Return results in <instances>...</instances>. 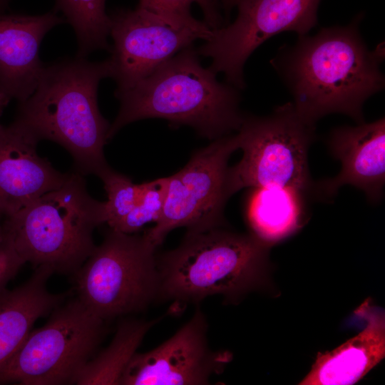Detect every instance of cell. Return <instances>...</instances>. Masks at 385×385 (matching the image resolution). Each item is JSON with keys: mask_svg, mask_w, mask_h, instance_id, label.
<instances>
[{"mask_svg": "<svg viewBox=\"0 0 385 385\" xmlns=\"http://www.w3.org/2000/svg\"><path fill=\"white\" fill-rule=\"evenodd\" d=\"M359 20L324 28L313 36H299L294 46L272 60L297 113L309 125L330 113L364 123V102L384 87L380 70L384 48L382 44L374 51L366 47L359 32Z\"/></svg>", "mask_w": 385, "mask_h": 385, "instance_id": "obj_1", "label": "cell"}, {"mask_svg": "<svg viewBox=\"0 0 385 385\" xmlns=\"http://www.w3.org/2000/svg\"><path fill=\"white\" fill-rule=\"evenodd\" d=\"M108 58H65L45 65L34 93L20 102L14 124L38 142L63 147L82 175H98L108 166L104 146L111 124L98 106L100 81L111 78Z\"/></svg>", "mask_w": 385, "mask_h": 385, "instance_id": "obj_2", "label": "cell"}, {"mask_svg": "<svg viewBox=\"0 0 385 385\" xmlns=\"http://www.w3.org/2000/svg\"><path fill=\"white\" fill-rule=\"evenodd\" d=\"M238 88L222 83L204 68L192 46L179 51L149 76L115 96L120 106L108 134L145 118H163L170 125H188L211 140L238 130L245 115Z\"/></svg>", "mask_w": 385, "mask_h": 385, "instance_id": "obj_3", "label": "cell"}, {"mask_svg": "<svg viewBox=\"0 0 385 385\" xmlns=\"http://www.w3.org/2000/svg\"><path fill=\"white\" fill-rule=\"evenodd\" d=\"M270 247L252 233L221 227L187 232L178 247L157 257V300H173L179 307L220 294L237 302L265 284Z\"/></svg>", "mask_w": 385, "mask_h": 385, "instance_id": "obj_4", "label": "cell"}, {"mask_svg": "<svg viewBox=\"0 0 385 385\" xmlns=\"http://www.w3.org/2000/svg\"><path fill=\"white\" fill-rule=\"evenodd\" d=\"M105 223V202L89 194L78 172L3 220L4 236L35 268L74 274L96 246L93 231Z\"/></svg>", "mask_w": 385, "mask_h": 385, "instance_id": "obj_5", "label": "cell"}, {"mask_svg": "<svg viewBox=\"0 0 385 385\" xmlns=\"http://www.w3.org/2000/svg\"><path fill=\"white\" fill-rule=\"evenodd\" d=\"M314 128L300 118L292 102L267 116L245 115L236 134L243 155L227 170L229 196L246 188H293L304 195L314 192L308 150Z\"/></svg>", "mask_w": 385, "mask_h": 385, "instance_id": "obj_6", "label": "cell"}, {"mask_svg": "<svg viewBox=\"0 0 385 385\" xmlns=\"http://www.w3.org/2000/svg\"><path fill=\"white\" fill-rule=\"evenodd\" d=\"M156 248L144 234L110 229L74 274L77 297L104 321L142 311L158 299Z\"/></svg>", "mask_w": 385, "mask_h": 385, "instance_id": "obj_7", "label": "cell"}, {"mask_svg": "<svg viewBox=\"0 0 385 385\" xmlns=\"http://www.w3.org/2000/svg\"><path fill=\"white\" fill-rule=\"evenodd\" d=\"M105 333V321L78 297L61 304L0 369V384H73Z\"/></svg>", "mask_w": 385, "mask_h": 385, "instance_id": "obj_8", "label": "cell"}, {"mask_svg": "<svg viewBox=\"0 0 385 385\" xmlns=\"http://www.w3.org/2000/svg\"><path fill=\"white\" fill-rule=\"evenodd\" d=\"M237 149L236 135L217 138L197 150L181 170L168 177L162 214L143 233L155 247L178 227L197 232L222 227L224 208L230 197L226 183L227 163Z\"/></svg>", "mask_w": 385, "mask_h": 385, "instance_id": "obj_9", "label": "cell"}, {"mask_svg": "<svg viewBox=\"0 0 385 385\" xmlns=\"http://www.w3.org/2000/svg\"><path fill=\"white\" fill-rule=\"evenodd\" d=\"M111 78L115 96L128 90L197 39L209 40L212 30L205 21L173 18L138 6L109 15Z\"/></svg>", "mask_w": 385, "mask_h": 385, "instance_id": "obj_10", "label": "cell"}, {"mask_svg": "<svg viewBox=\"0 0 385 385\" xmlns=\"http://www.w3.org/2000/svg\"><path fill=\"white\" fill-rule=\"evenodd\" d=\"M319 1L242 0L235 21L212 30L211 38L195 51L211 58L212 71L224 73L228 83L243 88V67L252 53L279 33L305 35L317 23Z\"/></svg>", "mask_w": 385, "mask_h": 385, "instance_id": "obj_11", "label": "cell"}, {"mask_svg": "<svg viewBox=\"0 0 385 385\" xmlns=\"http://www.w3.org/2000/svg\"><path fill=\"white\" fill-rule=\"evenodd\" d=\"M207 323L197 309L191 319L173 337L145 353H135L118 384L204 385L220 374L232 355L214 351L207 339Z\"/></svg>", "mask_w": 385, "mask_h": 385, "instance_id": "obj_12", "label": "cell"}, {"mask_svg": "<svg viewBox=\"0 0 385 385\" xmlns=\"http://www.w3.org/2000/svg\"><path fill=\"white\" fill-rule=\"evenodd\" d=\"M328 147L341 162L334 178L314 183V192L331 197L338 190L351 185L361 190L371 202H378L385 183V119L342 126L331 131Z\"/></svg>", "mask_w": 385, "mask_h": 385, "instance_id": "obj_13", "label": "cell"}, {"mask_svg": "<svg viewBox=\"0 0 385 385\" xmlns=\"http://www.w3.org/2000/svg\"><path fill=\"white\" fill-rule=\"evenodd\" d=\"M38 143L14 123L0 124V212L4 217L61 187L69 176L38 155Z\"/></svg>", "mask_w": 385, "mask_h": 385, "instance_id": "obj_14", "label": "cell"}, {"mask_svg": "<svg viewBox=\"0 0 385 385\" xmlns=\"http://www.w3.org/2000/svg\"><path fill=\"white\" fill-rule=\"evenodd\" d=\"M64 22L56 13L0 14V97L8 104L26 100L34 91L44 63L39 48L47 32Z\"/></svg>", "mask_w": 385, "mask_h": 385, "instance_id": "obj_15", "label": "cell"}, {"mask_svg": "<svg viewBox=\"0 0 385 385\" xmlns=\"http://www.w3.org/2000/svg\"><path fill=\"white\" fill-rule=\"evenodd\" d=\"M366 327L332 351L319 353L301 385H351L361 379L385 356L384 310L364 302L355 311Z\"/></svg>", "mask_w": 385, "mask_h": 385, "instance_id": "obj_16", "label": "cell"}, {"mask_svg": "<svg viewBox=\"0 0 385 385\" xmlns=\"http://www.w3.org/2000/svg\"><path fill=\"white\" fill-rule=\"evenodd\" d=\"M53 274L47 267H36L23 284L0 294V369L24 344L35 322L63 302L66 294L48 290Z\"/></svg>", "mask_w": 385, "mask_h": 385, "instance_id": "obj_17", "label": "cell"}, {"mask_svg": "<svg viewBox=\"0 0 385 385\" xmlns=\"http://www.w3.org/2000/svg\"><path fill=\"white\" fill-rule=\"evenodd\" d=\"M247 205L252 234L270 245L300 229L306 220L304 194L293 188H255Z\"/></svg>", "mask_w": 385, "mask_h": 385, "instance_id": "obj_18", "label": "cell"}, {"mask_svg": "<svg viewBox=\"0 0 385 385\" xmlns=\"http://www.w3.org/2000/svg\"><path fill=\"white\" fill-rule=\"evenodd\" d=\"M157 321H123L109 346L85 364L73 384H118L143 336Z\"/></svg>", "mask_w": 385, "mask_h": 385, "instance_id": "obj_19", "label": "cell"}, {"mask_svg": "<svg viewBox=\"0 0 385 385\" xmlns=\"http://www.w3.org/2000/svg\"><path fill=\"white\" fill-rule=\"evenodd\" d=\"M105 4L106 0H56V11L63 14L76 33V56L85 58L99 49L110 51L111 18Z\"/></svg>", "mask_w": 385, "mask_h": 385, "instance_id": "obj_20", "label": "cell"}, {"mask_svg": "<svg viewBox=\"0 0 385 385\" xmlns=\"http://www.w3.org/2000/svg\"><path fill=\"white\" fill-rule=\"evenodd\" d=\"M98 176L103 183L108 197L105 202V223L112 229L138 205L143 183H134L128 176L109 165Z\"/></svg>", "mask_w": 385, "mask_h": 385, "instance_id": "obj_21", "label": "cell"}, {"mask_svg": "<svg viewBox=\"0 0 385 385\" xmlns=\"http://www.w3.org/2000/svg\"><path fill=\"white\" fill-rule=\"evenodd\" d=\"M143 183L138 205L111 230L126 234H134L160 217L167 194L168 177Z\"/></svg>", "mask_w": 385, "mask_h": 385, "instance_id": "obj_22", "label": "cell"}, {"mask_svg": "<svg viewBox=\"0 0 385 385\" xmlns=\"http://www.w3.org/2000/svg\"><path fill=\"white\" fill-rule=\"evenodd\" d=\"M25 264L11 242L4 236L0 242V294L6 289V285Z\"/></svg>", "mask_w": 385, "mask_h": 385, "instance_id": "obj_23", "label": "cell"}, {"mask_svg": "<svg viewBox=\"0 0 385 385\" xmlns=\"http://www.w3.org/2000/svg\"><path fill=\"white\" fill-rule=\"evenodd\" d=\"M193 3L196 0H139L138 6L169 17L188 18Z\"/></svg>", "mask_w": 385, "mask_h": 385, "instance_id": "obj_24", "label": "cell"}, {"mask_svg": "<svg viewBox=\"0 0 385 385\" xmlns=\"http://www.w3.org/2000/svg\"><path fill=\"white\" fill-rule=\"evenodd\" d=\"M202 11L204 21L212 29L222 27V17L218 11L215 0H196Z\"/></svg>", "mask_w": 385, "mask_h": 385, "instance_id": "obj_25", "label": "cell"}, {"mask_svg": "<svg viewBox=\"0 0 385 385\" xmlns=\"http://www.w3.org/2000/svg\"><path fill=\"white\" fill-rule=\"evenodd\" d=\"M215 1H220L227 11L231 9L233 6H237L242 0H215Z\"/></svg>", "mask_w": 385, "mask_h": 385, "instance_id": "obj_26", "label": "cell"}, {"mask_svg": "<svg viewBox=\"0 0 385 385\" xmlns=\"http://www.w3.org/2000/svg\"><path fill=\"white\" fill-rule=\"evenodd\" d=\"M3 215L0 212V242L3 240L4 237V228H3Z\"/></svg>", "mask_w": 385, "mask_h": 385, "instance_id": "obj_27", "label": "cell"}, {"mask_svg": "<svg viewBox=\"0 0 385 385\" xmlns=\"http://www.w3.org/2000/svg\"><path fill=\"white\" fill-rule=\"evenodd\" d=\"M8 3L9 0H0V14L5 10Z\"/></svg>", "mask_w": 385, "mask_h": 385, "instance_id": "obj_28", "label": "cell"}, {"mask_svg": "<svg viewBox=\"0 0 385 385\" xmlns=\"http://www.w3.org/2000/svg\"><path fill=\"white\" fill-rule=\"evenodd\" d=\"M4 101L0 97V118L2 115L4 108L7 106Z\"/></svg>", "mask_w": 385, "mask_h": 385, "instance_id": "obj_29", "label": "cell"}]
</instances>
